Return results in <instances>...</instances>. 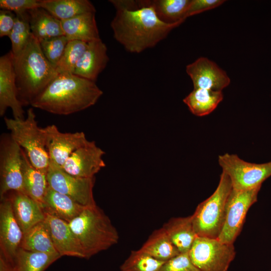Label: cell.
<instances>
[{"instance_id":"6da1fadb","label":"cell","mask_w":271,"mask_h":271,"mask_svg":"<svg viewBox=\"0 0 271 271\" xmlns=\"http://www.w3.org/2000/svg\"><path fill=\"white\" fill-rule=\"evenodd\" d=\"M182 23L162 22L146 0L133 9H116L110 27L114 39L127 51L139 53L155 47Z\"/></svg>"},{"instance_id":"7a4b0ae2","label":"cell","mask_w":271,"mask_h":271,"mask_svg":"<svg viewBox=\"0 0 271 271\" xmlns=\"http://www.w3.org/2000/svg\"><path fill=\"white\" fill-rule=\"evenodd\" d=\"M103 94L95 82L73 73L58 74L30 105L49 113L67 115L94 105Z\"/></svg>"},{"instance_id":"3957f363","label":"cell","mask_w":271,"mask_h":271,"mask_svg":"<svg viewBox=\"0 0 271 271\" xmlns=\"http://www.w3.org/2000/svg\"><path fill=\"white\" fill-rule=\"evenodd\" d=\"M18 97L22 105H30L58 75L44 55L38 40L32 34L18 55H14Z\"/></svg>"},{"instance_id":"277c9868","label":"cell","mask_w":271,"mask_h":271,"mask_svg":"<svg viewBox=\"0 0 271 271\" xmlns=\"http://www.w3.org/2000/svg\"><path fill=\"white\" fill-rule=\"evenodd\" d=\"M69 225L88 259L118 243L119 234L109 217L96 205L86 207Z\"/></svg>"},{"instance_id":"5b68a950","label":"cell","mask_w":271,"mask_h":271,"mask_svg":"<svg viewBox=\"0 0 271 271\" xmlns=\"http://www.w3.org/2000/svg\"><path fill=\"white\" fill-rule=\"evenodd\" d=\"M6 127L13 140L26 152L32 164L47 173L50 158L47 150V137L45 127H40L32 108L24 119L5 117Z\"/></svg>"},{"instance_id":"8992f818","label":"cell","mask_w":271,"mask_h":271,"mask_svg":"<svg viewBox=\"0 0 271 271\" xmlns=\"http://www.w3.org/2000/svg\"><path fill=\"white\" fill-rule=\"evenodd\" d=\"M232 189L229 177L222 172L216 190L197 206L192 215L197 236L218 238L224 225L227 201Z\"/></svg>"},{"instance_id":"52a82bcc","label":"cell","mask_w":271,"mask_h":271,"mask_svg":"<svg viewBox=\"0 0 271 271\" xmlns=\"http://www.w3.org/2000/svg\"><path fill=\"white\" fill-rule=\"evenodd\" d=\"M218 163L222 172L229 178L232 189L249 190L261 187L271 176V162L256 164L246 162L237 155L225 153L219 155Z\"/></svg>"},{"instance_id":"ba28073f","label":"cell","mask_w":271,"mask_h":271,"mask_svg":"<svg viewBox=\"0 0 271 271\" xmlns=\"http://www.w3.org/2000/svg\"><path fill=\"white\" fill-rule=\"evenodd\" d=\"M189 254L199 271H227L236 252L233 244L222 242L217 238L197 236Z\"/></svg>"},{"instance_id":"9c48e42d","label":"cell","mask_w":271,"mask_h":271,"mask_svg":"<svg viewBox=\"0 0 271 271\" xmlns=\"http://www.w3.org/2000/svg\"><path fill=\"white\" fill-rule=\"evenodd\" d=\"M1 199L9 192L25 193L22 173V148L10 134L0 139Z\"/></svg>"},{"instance_id":"30bf717a","label":"cell","mask_w":271,"mask_h":271,"mask_svg":"<svg viewBox=\"0 0 271 271\" xmlns=\"http://www.w3.org/2000/svg\"><path fill=\"white\" fill-rule=\"evenodd\" d=\"M260 188L232 189L227 201L224 225L218 239L224 243L233 244L241 231L249 208L257 201Z\"/></svg>"},{"instance_id":"8fae6325","label":"cell","mask_w":271,"mask_h":271,"mask_svg":"<svg viewBox=\"0 0 271 271\" xmlns=\"http://www.w3.org/2000/svg\"><path fill=\"white\" fill-rule=\"evenodd\" d=\"M47 177L49 186L53 190L69 196L83 206L96 205L93 195L95 177L84 178L71 175L51 161Z\"/></svg>"},{"instance_id":"7c38bea8","label":"cell","mask_w":271,"mask_h":271,"mask_svg":"<svg viewBox=\"0 0 271 271\" xmlns=\"http://www.w3.org/2000/svg\"><path fill=\"white\" fill-rule=\"evenodd\" d=\"M1 200L0 256L12 268L24 233L15 218L9 197L5 196Z\"/></svg>"},{"instance_id":"4fadbf2b","label":"cell","mask_w":271,"mask_h":271,"mask_svg":"<svg viewBox=\"0 0 271 271\" xmlns=\"http://www.w3.org/2000/svg\"><path fill=\"white\" fill-rule=\"evenodd\" d=\"M104 152L93 141L75 151L61 168L69 174L80 178L95 177V175L105 166L103 160Z\"/></svg>"},{"instance_id":"5bb4252c","label":"cell","mask_w":271,"mask_h":271,"mask_svg":"<svg viewBox=\"0 0 271 271\" xmlns=\"http://www.w3.org/2000/svg\"><path fill=\"white\" fill-rule=\"evenodd\" d=\"M23 107L18 97L14 55L11 50L0 58V116L10 108L14 118L24 119Z\"/></svg>"},{"instance_id":"9a60e30c","label":"cell","mask_w":271,"mask_h":271,"mask_svg":"<svg viewBox=\"0 0 271 271\" xmlns=\"http://www.w3.org/2000/svg\"><path fill=\"white\" fill-rule=\"evenodd\" d=\"M50 161L62 166L70 156L89 141L83 131L62 132L54 124L45 127Z\"/></svg>"},{"instance_id":"2e32d148","label":"cell","mask_w":271,"mask_h":271,"mask_svg":"<svg viewBox=\"0 0 271 271\" xmlns=\"http://www.w3.org/2000/svg\"><path fill=\"white\" fill-rule=\"evenodd\" d=\"M186 71L192 81L194 89L222 91L230 83L226 72L206 57H199L188 64Z\"/></svg>"},{"instance_id":"e0dca14e","label":"cell","mask_w":271,"mask_h":271,"mask_svg":"<svg viewBox=\"0 0 271 271\" xmlns=\"http://www.w3.org/2000/svg\"><path fill=\"white\" fill-rule=\"evenodd\" d=\"M45 214V221L54 246L60 256L85 258L84 251L68 222L49 214Z\"/></svg>"},{"instance_id":"ac0fdd59","label":"cell","mask_w":271,"mask_h":271,"mask_svg":"<svg viewBox=\"0 0 271 271\" xmlns=\"http://www.w3.org/2000/svg\"><path fill=\"white\" fill-rule=\"evenodd\" d=\"M108 61L107 47L101 39L88 42L73 74L95 82Z\"/></svg>"},{"instance_id":"d6986e66","label":"cell","mask_w":271,"mask_h":271,"mask_svg":"<svg viewBox=\"0 0 271 271\" xmlns=\"http://www.w3.org/2000/svg\"><path fill=\"white\" fill-rule=\"evenodd\" d=\"M10 198L15 218L23 233L45 221L46 214L41 205L26 194L12 191Z\"/></svg>"},{"instance_id":"ffe728a7","label":"cell","mask_w":271,"mask_h":271,"mask_svg":"<svg viewBox=\"0 0 271 271\" xmlns=\"http://www.w3.org/2000/svg\"><path fill=\"white\" fill-rule=\"evenodd\" d=\"M61 21L68 41L77 40L88 43L101 39L94 13L83 14Z\"/></svg>"},{"instance_id":"44dd1931","label":"cell","mask_w":271,"mask_h":271,"mask_svg":"<svg viewBox=\"0 0 271 271\" xmlns=\"http://www.w3.org/2000/svg\"><path fill=\"white\" fill-rule=\"evenodd\" d=\"M86 207L87 206L81 205L69 196L58 192L49 186L42 208L45 213L69 222L79 215Z\"/></svg>"},{"instance_id":"7402d4cb","label":"cell","mask_w":271,"mask_h":271,"mask_svg":"<svg viewBox=\"0 0 271 271\" xmlns=\"http://www.w3.org/2000/svg\"><path fill=\"white\" fill-rule=\"evenodd\" d=\"M22 173L25 193L42 207L49 185L47 173L36 168L22 149Z\"/></svg>"},{"instance_id":"603a6c76","label":"cell","mask_w":271,"mask_h":271,"mask_svg":"<svg viewBox=\"0 0 271 271\" xmlns=\"http://www.w3.org/2000/svg\"><path fill=\"white\" fill-rule=\"evenodd\" d=\"M28 21L32 34L38 41L65 35L61 21L42 8L29 10Z\"/></svg>"},{"instance_id":"cb8c5ba5","label":"cell","mask_w":271,"mask_h":271,"mask_svg":"<svg viewBox=\"0 0 271 271\" xmlns=\"http://www.w3.org/2000/svg\"><path fill=\"white\" fill-rule=\"evenodd\" d=\"M163 227L180 253L189 252L197 237L192 215L172 218Z\"/></svg>"},{"instance_id":"d4e9b609","label":"cell","mask_w":271,"mask_h":271,"mask_svg":"<svg viewBox=\"0 0 271 271\" xmlns=\"http://www.w3.org/2000/svg\"><path fill=\"white\" fill-rule=\"evenodd\" d=\"M40 7L60 21L96 12L93 5L88 0H40Z\"/></svg>"},{"instance_id":"484cf974","label":"cell","mask_w":271,"mask_h":271,"mask_svg":"<svg viewBox=\"0 0 271 271\" xmlns=\"http://www.w3.org/2000/svg\"><path fill=\"white\" fill-rule=\"evenodd\" d=\"M223 98L222 91L196 88L184 98L183 102L194 115L203 116L213 112Z\"/></svg>"},{"instance_id":"4316f807","label":"cell","mask_w":271,"mask_h":271,"mask_svg":"<svg viewBox=\"0 0 271 271\" xmlns=\"http://www.w3.org/2000/svg\"><path fill=\"white\" fill-rule=\"evenodd\" d=\"M139 249L164 262L180 253L163 227L153 231Z\"/></svg>"},{"instance_id":"83f0119b","label":"cell","mask_w":271,"mask_h":271,"mask_svg":"<svg viewBox=\"0 0 271 271\" xmlns=\"http://www.w3.org/2000/svg\"><path fill=\"white\" fill-rule=\"evenodd\" d=\"M60 257L59 253L33 252L20 247L12 271H44Z\"/></svg>"},{"instance_id":"f1b7e54d","label":"cell","mask_w":271,"mask_h":271,"mask_svg":"<svg viewBox=\"0 0 271 271\" xmlns=\"http://www.w3.org/2000/svg\"><path fill=\"white\" fill-rule=\"evenodd\" d=\"M21 247L33 252L58 253L45 221L37 224L24 233Z\"/></svg>"},{"instance_id":"f546056e","label":"cell","mask_w":271,"mask_h":271,"mask_svg":"<svg viewBox=\"0 0 271 271\" xmlns=\"http://www.w3.org/2000/svg\"><path fill=\"white\" fill-rule=\"evenodd\" d=\"M148 1L159 19L167 24L183 23L191 0Z\"/></svg>"},{"instance_id":"4dcf8cb0","label":"cell","mask_w":271,"mask_h":271,"mask_svg":"<svg viewBox=\"0 0 271 271\" xmlns=\"http://www.w3.org/2000/svg\"><path fill=\"white\" fill-rule=\"evenodd\" d=\"M87 46V43L73 40L68 41L56 70L58 74L74 73L76 66Z\"/></svg>"},{"instance_id":"1f68e13d","label":"cell","mask_w":271,"mask_h":271,"mask_svg":"<svg viewBox=\"0 0 271 271\" xmlns=\"http://www.w3.org/2000/svg\"><path fill=\"white\" fill-rule=\"evenodd\" d=\"M165 262L157 260L140 249L131 251L120 266V271H159Z\"/></svg>"},{"instance_id":"d6a6232c","label":"cell","mask_w":271,"mask_h":271,"mask_svg":"<svg viewBox=\"0 0 271 271\" xmlns=\"http://www.w3.org/2000/svg\"><path fill=\"white\" fill-rule=\"evenodd\" d=\"M32 33L28 20L16 17L14 27L9 36L12 43V51L14 56L20 54L29 43Z\"/></svg>"},{"instance_id":"836d02e7","label":"cell","mask_w":271,"mask_h":271,"mask_svg":"<svg viewBox=\"0 0 271 271\" xmlns=\"http://www.w3.org/2000/svg\"><path fill=\"white\" fill-rule=\"evenodd\" d=\"M39 41L44 55L56 69L68 42V39L63 35Z\"/></svg>"},{"instance_id":"e575fe53","label":"cell","mask_w":271,"mask_h":271,"mask_svg":"<svg viewBox=\"0 0 271 271\" xmlns=\"http://www.w3.org/2000/svg\"><path fill=\"white\" fill-rule=\"evenodd\" d=\"M40 7V0H1V10L15 13L16 17L28 20V11Z\"/></svg>"},{"instance_id":"d590c367","label":"cell","mask_w":271,"mask_h":271,"mask_svg":"<svg viewBox=\"0 0 271 271\" xmlns=\"http://www.w3.org/2000/svg\"><path fill=\"white\" fill-rule=\"evenodd\" d=\"M159 271H199L193 264L189 252L180 253L166 261Z\"/></svg>"},{"instance_id":"8d00e7d4","label":"cell","mask_w":271,"mask_h":271,"mask_svg":"<svg viewBox=\"0 0 271 271\" xmlns=\"http://www.w3.org/2000/svg\"><path fill=\"white\" fill-rule=\"evenodd\" d=\"M224 0H191L186 17L187 18L204 11L213 9L224 3Z\"/></svg>"},{"instance_id":"74e56055","label":"cell","mask_w":271,"mask_h":271,"mask_svg":"<svg viewBox=\"0 0 271 271\" xmlns=\"http://www.w3.org/2000/svg\"><path fill=\"white\" fill-rule=\"evenodd\" d=\"M16 15L13 12L0 11V37H9L15 24Z\"/></svg>"}]
</instances>
